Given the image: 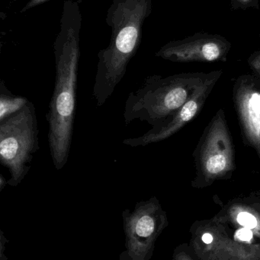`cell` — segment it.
<instances>
[{
	"instance_id": "obj_1",
	"label": "cell",
	"mask_w": 260,
	"mask_h": 260,
	"mask_svg": "<svg viewBox=\"0 0 260 260\" xmlns=\"http://www.w3.org/2000/svg\"><path fill=\"white\" fill-rule=\"evenodd\" d=\"M81 27L80 2L65 0L59 32L53 43L55 85L46 114L49 149L53 166L58 171L68 161L73 140Z\"/></svg>"
},
{
	"instance_id": "obj_2",
	"label": "cell",
	"mask_w": 260,
	"mask_h": 260,
	"mask_svg": "<svg viewBox=\"0 0 260 260\" xmlns=\"http://www.w3.org/2000/svg\"><path fill=\"white\" fill-rule=\"evenodd\" d=\"M153 0H113L107 11L111 28L109 44L98 53L93 97L102 107L125 76L128 64L140 47L145 20L152 12Z\"/></svg>"
},
{
	"instance_id": "obj_3",
	"label": "cell",
	"mask_w": 260,
	"mask_h": 260,
	"mask_svg": "<svg viewBox=\"0 0 260 260\" xmlns=\"http://www.w3.org/2000/svg\"><path fill=\"white\" fill-rule=\"evenodd\" d=\"M210 75L190 73L167 77L148 76L140 88L128 94L124 111L125 125L138 120L152 128L162 126L174 117Z\"/></svg>"
},
{
	"instance_id": "obj_4",
	"label": "cell",
	"mask_w": 260,
	"mask_h": 260,
	"mask_svg": "<svg viewBox=\"0 0 260 260\" xmlns=\"http://www.w3.org/2000/svg\"><path fill=\"white\" fill-rule=\"evenodd\" d=\"M38 149L36 110L29 101L21 111L0 121V162L9 170V186L15 187L24 180Z\"/></svg>"
},
{
	"instance_id": "obj_5",
	"label": "cell",
	"mask_w": 260,
	"mask_h": 260,
	"mask_svg": "<svg viewBox=\"0 0 260 260\" xmlns=\"http://www.w3.org/2000/svg\"><path fill=\"white\" fill-rule=\"evenodd\" d=\"M193 156L196 170L193 187L211 186L228 178L235 171V148L224 110L220 109L205 129Z\"/></svg>"
},
{
	"instance_id": "obj_6",
	"label": "cell",
	"mask_w": 260,
	"mask_h": 260,
	"mask_svg": "<svg viewBox=\"0 0 260 260\" xmlns=\"http://www.w3.org/2000/svg\"><path fill=\"white\" fill-rule=\"evenodd\" d=\"M125 250L119 260H150L156 241L167 225L166 214L157 197L138 202L132 211L122 212Z\"/></svg>"
},
{
	"instance_id": "obj_7",
	"label": "cell",
	"mask_w": 260,
	"mask_h": 260,
	"mask_svg": "<svg viewBox=\"0 0 260 260\" xmlns=\"http://www.w3.org/2000/svg\"><path fill=\"white\" fill-rule=\"evenodd\" d=\"M222 73L221 70L212 72L206 82L195 90L190 99L174 114L169 121L159 127L152 128L138 137L125 139L122 143L132 148L145 147L151 144L165 140L178 133L199 114L208 97Z\"/></svg>"
},
{
	"instance_id": "obj_8",
	"label": "cell",
	"mask_w": 260,
	"mask_h": 260,
	"mask_svg": "<svg viewBox=\"0 0 260 260\" xmlns=\"http://www.w3.org/2000/svg\"><path fill=\"white\" fill-rule=\"evenodd\" d=\"M230 44L218 35H199L170 41L156 53L157 57L174 62H225Z\"/></svg>"
},
{
	"instance_id": "obj_9",
	"label": "cell",
	"mask_w": 260,
	"mask_h": 260,
	"mask_svg": "<svg viewBox=\"0 0 260 260\" xmlns=\"http://www.w3.org/2000/svg\"><path fill=\"white\" fill-rule=\"evenodd\" d=\"M233 99L240 126L247 145L260 158V78L243 75L235 81Z\"/></svg>"
},
{
	"instance_id": "obj_10",
	"label": "cell",
	"mask_w": 260,
	"mask_h": 260,
	"mask_svg": "<svg viewBox=\"0 0 260 260\" xmlns=\"http://www.w3.org/2000/svg\"><path fill=\"white\" fill-rule=\"evenodd\" d=\"M229 217L243 228H247L260 235V213L256 204L235 202L227 209Z\"/></svg>"
},
{
	"instance_id": "obj_11",
	"label": "cell",
	"mask_w": 260,
	"mask_h": 260,
	"mask_svg": "<svg viewBox=\"0 0 260 260\" xmlns=\"http://www.w3.org/2000/svg\"><path fill=\"white\" fill-rule=\"evenodd\" d=\"M29 101L25 97L17 96L9 91L2 81L0 85V121L21 111Z\"/></svg>"
},
{
	"instance_id": "obj_12",
	"label": "cell",
	"mask_w": 260,
	"mask_h": 260,
	"mask_svg": "<svg viewBox=\"0 0 260 260\" xmlns=\"http://www.w3.org/2000/svg\"><path fill=\"white\" fill-rule=\"evenodd\" d=\"M248 65L250 69L256 73V76L260 78V51H256L253 53L249 57Z\"/></svg>"
},
{
	"instance_id": "obj_13",
	"label": "cell",
	"mask_w": 260,
	"mask_h": 260,
	"mask_svg": "<svg viewBox=\"0 0 260 260\" xmlns=\"http://www.w3.org/2000/svg\"><path fill=\"white\" fill-rule=\"evenodd\" d=\"M253 233L251 230L247 229V228H243L237 231L235 234V238L239 241L243 242H250L253 239Z\"/></svg>"
},
{
	"instance_id": "obj_14",
	"label": "cell",
	"mask_w": 260,
	"mask_h": 260,
	"mask_svg": "<svg viewBox=\"0 0 260 260\" xmlns=\"http://www.w3.org/2000/svg\"><path fill=\"white\" fill-rule=\"evenodd\" d=\"M50 1H52V0H29V1L26 3L24 8L21 9V13H24V12H27V11L30 10V9H33V8L41 6V5L44 4V3Z\"/></svg>"
},
{
	"instance_id": "obj_15",
	"label": "cell",
	"mask_w": 260,
	"mask_h": 260,
	"mask_svg": "<svg viewBox=\"0 0 260 260\" xmlns=\"http://www.w3.org/2000/svg\"><path fill=\"white\" fill-rule=\"evenodd\" d=\"M174 260H191L189 256L183 251L177 252L174 256Z\"/></svg>"
},
{
	"instance_id": "obj_16",
	"label": "cell",
	"mask_w": 260,
	"mask_h": 260,
	"mask_svg": "<svg viewBox=\"0 0 260 260\" xmlns=\"http://www.w3.org/2000/svg\"><path fill=\"white\" fill-rule=\"evenodd\" d=\"M6 185H8V180H6L4 176L1 174V175H0V192L3 191V189L6 187Z\"/></svg>"
},
{
	"instance_id": "obj_17",
	"label": "cell",
	"mask_w": 260,
	"mask_h": 260,
	"mask_svg": "<svg viewBox=\"0 0 260 260\" xmlns=\"http://www.w3.org/2000/svg\"><path fill=\"white\" fill-rule=\"evenodd\" d=\"M238 1L241 2V3H244V4H248L249 3L253 1V0H238Z\"/></svg>"
}]
</instances>
